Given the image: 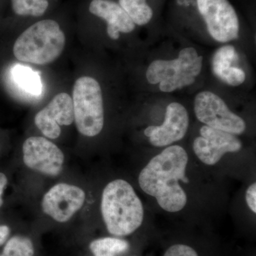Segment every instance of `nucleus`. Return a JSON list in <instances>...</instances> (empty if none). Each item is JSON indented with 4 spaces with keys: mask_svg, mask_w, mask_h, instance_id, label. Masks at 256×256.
Instances as JSON below:
<instances>
[{
    "mask_svg": "<svg viewBox=\"0 0 256 256\" xmlns=\"http://www.w3.org/2000/svg\"><path fill=\"white\" fill-rule=\"evenodd\" d=\"M89 11L107 22V33L114 40L120 38V33L134 31L136 24L120 5L112 0H92Z\"/></svg>",
    "mask_w": 256,
    "mask_h": 256,
    "instance_id": "obj_13",
    "label": "nucleus"
},
{
    "mask_svg": "<svg viewBox=\"0 0 256 256\" xmlns=\"http://www.w3.org/2000/svg\"><path fill=\"white\" fill-rule=\"evenodd\" d=\"M101 213L109 233L130 235L142 225L144 208L132 186L122 180L109 183L102 192Z\"/></svg>",
    "mask_w": 256,
    "mask_h": 256,
    "instance_id": "obj_2",
    "label": "nucleus"
},
{
    "mask_svg": "<svg viewBox=\"0 0 256 256\" xmlns=\"http://www.w3.org/2000/svg\"><path fill=\"white\" fill-rule=\"evenodd\" d=\"M242 148V143L235 134L202 126L200 136L194 140L193 150L202 162L214 165L228 152H237Z\"/></svg>",
    "mask_w": 256,
    "mask_h": 256,
    "instance_id": "obj_8",
    "label": "nucleus"
},
{
    "mask_svg": "<svg viewBox=\"0 0 256 256\" xmlns=\"http://www.w3.org/2000/svg\"><path fill=\"white\" fill-rule=\"evenodd\" d=\"M13 80L20 89L28 95L40 96L42 84L40 76L28 67L16 65L12 68Z\"/></svg>",
    "mask_w": 256,
    "mask_h": 256,
    "instance_id": "obj_14",
    "label": "nucleus"
},
{
    "mask_svg": "<svg viewBox=\"0 0 256 256\" xmlns=\"http://www.w3.org/2000/svg\"><path fill=\"white\" fill-rule=\"evenodd\" d=\"M6 184H8V178L3 173H0V207L3 204L2 194Z\"/></svg>",
    "mask_w": 256,
    "mask_h": 256,
    "instance_id": "obj_23",
    "label": "nucleus"
},
{
    "mask_svg": "<svg viewBox=\"0 0 256 256\" xmlns=\"http://www.w3.org/2000/svg\"><path fill=\"white\" fill-rule=\"evenodd\" d=\"M246 200L250 210L256 213V184L254 183L248 188L246 193Z\"/></svg>",
    "mask_w": 256,
    "mask_h": 256,
    "instance_id": "obj_21",
    "label": "nucleus"
},
{
    "mask_svg": "<svg viewBox=\"0 0 256 256\" xmlns=\"http://www.w3.org/2000/svg\"><path fill=\"white\" fill-rule=\"evenodd\" d=\"M129 248V244L126 240L114 238L97 239L90 242V249L94 255L116 256L122 254Z\"/></svg>",
    "mask_w": 256,
    "mask_h": 256,
    "instance_id": "obj_17",
    "label": "nucleus"
},
{
    "mask_svg": "<svg viewBox=\"0 0 256 256\" xmlns=\"http://www.w3.org/2000/svg\"><path fill=\"white\" fill-rule=\"evenodd\" d=\"M85 198V192L78 186L58 184L44 196L42 208L46 214L56 222L64 223L68 222L82 208Z\"/></svg>",
    "mask_w": 256,
    "mask_h": 256,
    "instance_id": "obj_10",
    "label": "nucleus"
},
{
    "mask_svg": "<svg viewBox=\"0 0 256 256\" xmlns=\"http://www.w3.org/2000/svg\"><path fill=\"white\" fill-rule=\"evenodd\" d=\"M119 4L136 25H146L152 18V9L146 0H119Z\"/></svg>",
    "mask_w": 256,
    "mask_h": 256,
    "instance_id": "obj_15",
    "label": "nucleus"
},
{
    "mask_svg": "<svg viewBox=\"0 0 256 256\" xmlns=\"http://www.w3.org/2000/svg\"><path fill=\"white\" fill-rule=\"evenodd\" d=\"M4 256V255H1V256Z\"/></svg>",
    "mask_w": 256,
    "mask_h": 256,
    "instance_id": "obj_25",
    "label": "nucleus"
},
{
    "mask_svg": "<svg viewBox=\"0 0 256 256\" xmlns=\"http://www.w3.org/2000/svg\"><path fill=\"white\" fill-rule=\"evenodd\" d=\"M203 56L193 47L182 48L178 58L158 60L150 64L146 78L152 85L159 84L162 92H172L190 86L201 74Z\"/></svg>",
    "mask_w": 256,
    "mask_h": 256,
    "instance_id": "obj_4",
    "label": "nucleus"
},
{
    "mask_svg": "<svg viewBox=\"0 0 256 256\" xmlns=\"http://www.w3.org/2000/svg\"><path fill=\"white\" fill-rule=\"evenodd\" d=\"M207 31L215 41L228 43L238 38V15L228 0H196Z\"/></svg>",
    "mask_w": 256,
    "mask_h": 256,
    "instance_id": "obj_7",
    "label": "nucleus"
},
{
    "mask_svg": "<svg viewBox=\"0 0 256 256\" xmlns=\"http://www.w3.org/2000/svg\"><path fill=\"white\" fill-rule=\"evenodd\" d=\"M10 233L9 227L6 226H0V246L3 245L6 242Z\"/></svg>",
    "mask_w": 256,
    "mask_h": 256,
    "instance_id": "obj_22",
    "label": "nucleus"
},
{
    "mask_svg": "<svg viewBox=\"0 0 256 256\" xmlns=\"http://www.w3.org/2000/svg\"><path fill=\"white\" fill-rule=\"evenodd\" d=\"M95 256H110V255H102V254H98V255H94Z\"/></svg>",
    "mask_w": 256,
    "mask_h": 256,
    "instance_id": "obj_24",
    "label": "nucleus"
},
{
    "mask_svg": "<svg viewBox=\"0 0 256 256\" xmlns=\"http://www.w3.org/2000/svg\"><path fill=\"white\" fill-rule=\"evenodd\" d=\"M188 160L182 146H170L154 156L140 173L138 182L142 191L154 197L166 212L174 213L186 206V192L178 182L180 180L188 182L186 176Z\"/></svg>",
    "mask_w": 256,
    "mask_h": 256,
    "instance_id": "obj_1",
    "label": "nucleus"
},
{
    "mask_svg": "<svg viewBox=\"0 0 256 256\" xmlns=\"http://www.w3.org/2000/svg\"><path fill=\"white\" fill-rule=\"evenodd\" d=\"M194 106L197 119L205 126L235 136L242 134L246 129L244 119L232 112L225 101L214 92H198Z\"/></svg>",
    "mask_w": 256,
    "mask_h": 256,
    "instance_id": "obj_6",
    "label": "nucleus"
},
{
    "mask_svg": "<svg viewBox=\"0 0 256 256\" xmlns=\"http://www.w3.org/2000/svg\"><path fill=\"white\" fill-rule=\"evenodd\" d=\"M188 126L190 117L186 108L180 102H172L166 107L164 122L161 126H149L144 133L153 146H169L184 138Z\"/></svg>",
    "mask_w": 256,
    "mask_h": 256,
    "instance_id": "obj_11",
    "label": "nucleus"
},
{
    "mask_svg": "<svg viewBox=\"0 0 256 256\" xmlns=\"http://www.w3.org/2000/svg\"><path fill=\"white\" fill-rule=\"evenodd\" d=\"M74 121L72 98L60 92L35 116L34 122L44 136L56 139L60 134V126H70Z\"/></svg>",
    "mask_w": 256,
    "mask_h": 256,
    "instance_id": "obj_12",
    "label": "nucleus"
},
{
    "mask_svg": "<svg viewBox=\"0 0 256 256\" xmlns=\"http://www.w3.org/2000/svg\"><path fill=\"white\" fill-rule=\"evenodd\" d=\"M236 48L230 45H225L216 50L212 58V70L218 78L226 73L233 66V62L236 60Z\"/></svg>",
    "mask_w": 256,
    "mask_h": 256,
    "instance_id": "obj_16",
    "label": "nucleus"
},
{
    "mask_svg": "<svg viewBox=\"0 0 256 256\" xmlns=\"http://www.w3.org/2000/svg\"><path fill=\"white\" fill-rule=\"evenodd\" d=\"M65 44V34L60 24L45 20L34 24L18 37L13 53L20 62L46 65L60 56Z\"/></svg>",
    "mask_w": 256,
    "mask_h": 256,
    "instance_id": "obj_3",
    "label": "nucleus"
},
{
    "mask_svg": "<svg viewBox=\"0 0 256 256\" xmlns=\"http://www.w3.org/2000/svg\"><path fill=\"white\" fill-rule=\"evenodd\" d=\"M164 256H198L196 250L184 244L172 246L165 252Z\"/></svg>",
    "mask_w": 256,
    "mask_h": 256,
    "instance_id": "obj_20",
    "label": "nucleus"
},
{
    "mask_svg": "<svg viewBox=\"0 0 256 256\" xmlns=\"http://www.w3.org/2000/svg\"><path fill=\"white\" fill-rule=\"evenodd\" d=\"M72 100L78 132L87 137L98 136L104 124V99L99 82L89 76L77 79Z\"/></svg>",
    "mask_w": 256,
    "mask_h": 256,
    "instance_id": "obj_5",
    "label": "nucleus"
},
{
    "mask_svg": "<svg viewBox=\"0 0 256 256\" xmlns=\"http://www.w3.org/2000/svg\"><path fill=\"white\" fill-rule=\"evenodd\" d=\"M23 158L28 168L50 176L60 174L63 168V152L44 138L26 139L23 144Z\"/></svg>",
    "mask_w": 256,
    "mask_h": 256,
    "instance_id": "obj_9",
    "label": "nucleus"
},
{
    "mask_svg": "<svg viewBox=\"0 0 256 256\" xmlns=\"http://www.w3.org/2000/svg\"><path fill=\"white\" fill-rule=\"evenodd\" d=\"M34 252L33 244L26 237L16 236L10 239L3 250L4 256H33Z\"/></svg>",
    "mask_w": 256,
    "mask_h": 256,
    "instance_id": "obj_19",
    "label": "nucleus"
},
{
    "mask_svg": "<svg viewBox=\"0 0 256 256\" xmlns=\"http://www.w3.org/2000/svg\"><path fill=\"white\" fill-rule=\"evenodd\" d=\"M48 0H12V8L18 16H41L48 9Z\"/></svg>",
    "mask_w": 256,
    "mask_h": 256,
    "instance_id": "obj_18",
    "label": "nucleus"
}]
</instances>
